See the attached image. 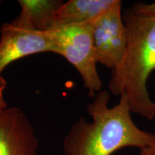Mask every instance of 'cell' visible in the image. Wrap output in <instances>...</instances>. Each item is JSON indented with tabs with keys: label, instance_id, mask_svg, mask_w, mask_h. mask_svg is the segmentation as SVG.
I'll use <instances>...</instances> for the list:
<instances>
[{
	"label": "cell",
	"instance_id": "6da1fadb",
	"mask_svg": "<svg viewBox=\"0 0 155 155\" xmlns=\"http://www.w3.org/2000/svg\"><path fill=\"white\" fill-rule=\"evenodd\" d=\"M94 98L87 106L92 121L81 117L64 138L65 155H111L126 147L141 150L148 144L151 133L135 124L127 96H120L119 103L111 107V94L105 90Z\"/></svg>",
	"mask_w": 155,
	"mask_h": 155
},
{
	"label": "cell",
	"instance_id": "7c38bea8",
	"mask_svg": "<svg viewBox=\"0 0 155 155\" xmlns=\"http://www.w3.org/2000/svg\"><path fill=\"white\" fill-rule=\"evenodd\" d=\"M154 92H155V85H154Z\"/></svg>",
	"mask_w": 155,
	"mask_h": 155
},
{
	"label": "cell",
	"instance_id": "ba28073f",
	"mask_svg": "<svg viewBox=\"0 0 155 155\" xmlns=\"http://www.w3.org/2000/svg\"><path fill=\"white\" fill-rule=\"evenodd\" d=\"M63 2L61 0H19L21 11L15 20L31 30L47 32L54 27L55 14Z\"/></svg>",
	"mask_w": 155,
	"mask_h": 155
},
{
	"label": "cell",
	"instance_id": "8fae6325",
	"mask_svg": "<svg viewBox=\"0 0 155 155\" xmlns=\"http://www.w3.org/2000/svg\"><path fill=\"white\" fill-rule=\"evenodd\" d=\"M6 86H7V81L5 79H4L0 82V113H2L5 108L8 107L5 99V95H4Z\"/></svg>",
	"mask_w": 155,
	"mask_h": 155
},
{
	"label": "cell",
	"instance_id": "9c48e42d",
	"mask_svg": "<svg viewBox=\"0 0 155 155\" xmlns=\"http://www.w3.org/2000/svg\"><path fill=\"white\" fill-rule=\"evenodd\" d=\"M131 9L136 13L144 15H155V2L151 3L136 2L132 5Z\"/></svg>",
	"mask_w": 155,
	"mask_h": 155
},
{
	"label": "cell",
	"instance_id": "30bf717a",
	"mask_svg": "<svg viewBox=\"0 0 155 155\" xmlns=\"http://www.w3.org/2000/svg\"><path fill=\"white\" fill-rule=\"evenodd\" d=\"M150 133V139L148 144L141 149L139 155H155V131Z\"/></svg>",
	"mask_w": 155,
	"mask_h": 155
},
{
	"label": "cell",
	"instance_id": "277c9868",
	"mask_svg": "<svg viewBox=\"0 0 155 155\" xmlns=\"http://www.w3.org/2000/svg\"><path fill=\"white\" fill-rule=\"evenodd\" d=\"M93 41L97 63L111 71L121 65L127 45L121 1L94 21Z\"/></svg>",
	"mask_w": 155,
	"mask_h": 155
},
{
	"label": "cell",
	"instance_id": "52a82bcc",
	"mask_svg": "<svg viewBox=\"0 0 155 155\" xmlns=\"http://www.w3.org/2000/svg\"><path fill=\"white\" fill-rule=\"evenodd\" d=\"M119 0H69L63 2L55 17V26L94 22Z\"/></svg>",
	"mask_w": 155,
	"mask_h": 155
},
{
	"label": "cell",
	"instance_id": "8992f818",
	"mask_svg": "<svg viewBox=\"0 0 155 155\" xmlns=\"http://www.w3.org/2000/svg\"><path fill=\"white\" fill-rule=\"evenodd\" d=\"M39 141L21 108L7 107L0 113V155H38Z\"/></svg>",
	"mask_w": 155,
	"mask_h": 155
},
{
	"label": "cell",
	"instance_id": "4fadbf2b",
	"mask_svg": "<svg viewBox=\"0 0 155 155\" xmlns=\"http://www.w3.org/2000/svg\"><path fill=\"white\" fill-rule=\"evenodd\" d=\"M2 3V1H0V4H1Z\"/></svg>",
	"mask_w": 155,
	"mask_h": 155
},
{
	"label": "cell",
	"instance_id": "7a4b0ae2",
	"mask_svg": "<svg viewBox=\"0 0 155 155\" xmlns=\"http://www.w3.org/2000/svg\"><path fill=\"white\" fill-rule=\"evenodd\" d=\"M127 31V45L121 65L112 70L110 92L127 97L131 113L155 119V102L147 84L155 71V15H144L130 8L123 12Z\"/></svg>",
	"mask_w": 155,
	"mask_h": 155
},
{
	"label": "cell",
	"instance_id": "5b68a950",
	"mask_svg": "<svg viewBox=\"0 0 155 155\" xmlns=\"http://www.w3.org/2000/svg\"><path fill=\"white\" fill-rule=\"evenodd\" d=\"M0 82L2 73L12 63L40 53L56 54V48L49 32L31 30L15 20L0 27Z\"/></svg>",
	"mask_w": 155,
	"mask_h": 155
},
{
	"label": "cell",
	"instance_id": "3957f363",
	"mask_svg": "<svg viewBox=\"0 0 155 155\" xmlns=\"http://www.w3.org/2000/svg\"><path fill=\"white\" fill-rule=\"evenodd\" d=\"M93 23L58 25L48 31L55 45L56 54L65 58L77 70L91 98H94L103 86L97 69Z\"/></svg>",
	"mask_w": 155,
	"mask_h": 155
}]
</instances>
